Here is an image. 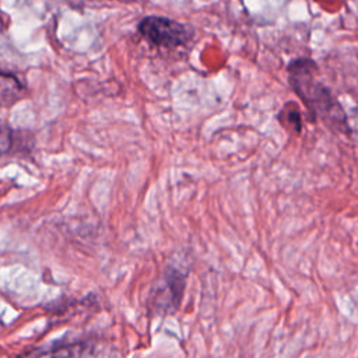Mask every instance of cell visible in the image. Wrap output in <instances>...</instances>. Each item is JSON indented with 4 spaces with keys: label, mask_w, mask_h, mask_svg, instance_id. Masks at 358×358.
<instances>
[{
    "label": "cell",
    "mask_w": 358,
    "mask_h": 358,
    "mask_svg": "<svg viewBox=\"0 0 358 358\" xmlns=\"http://www.w3.org/2000/svg\"><path fill=\"white\" fill-rule=\"evenodd\" d=\"M25 95V88L14 74L0 71V106H11Z\"/></svg>",
    "instance_id": "cell-5"
},
{
    "label": "cell",
    "mask_w": 358,
    "mask_h": 358,
    "mask_svg": "<svg viewBox=\"0 0 358 358\" xmlns=\"http://www.w3.org/2000/svg\"><path fill=\"white\" fill-rule=\"evenodd\" d=\"M88 344L85 341L73 340L67 341H56L49 347H41L27 354L22 358H83L84 352L88 351Z\"/></svg>",
    "instance_id": "cell-4"
},
{
    "label": "cell",
    "mask_w": 358,
    "mask_h": 358,
    "mask_svg": "<svg viewBox=\"0 0 358 358\" xmlns=\"http://www.w3.org/2000/svg\"><path fill=\"white\" fill-rule=\"evenodd\" d=\"M138 32L150 43L161 48H176L185 45L190 36L183 24L166 17H145L138 24Z\"/></svg>",
    "instance_id": "cell-3"
},
{
    "label": "cell",
    "mask_w": 358,
    "mask_h": 358,
    "mask_svg": "<svg viewBox=\"0 0 358 358\" xmlns=\"http://www.w3.org/2000/svg\"><path fill=\"white\" fill-rule=\"evenodd\" d=\"M278 120L281 122L282 127L291 130L292 133H299L302 123H301V112L295 103H287L278 115Z\"/></svg>",
    "instance_id": "cell-6"
},
{
    "label": "cell",
    "mask_w": 358,
    "mask_h": 358,
    "mask_svg": "<svg viewBox=\"0 0 358 358\" xmlns=\"http://www.w3.org/2000/svg\"><path fill=\"white\" fill-rule=\"evenodd\" d=\"M292 90L301 98L312 119H322L333 130L348 129L345 113L329 88L317 80V66L309 59H295L288 64Z\"/></svg>",
    "instance_id": "cell-1"
},
{
    "label": "cell",
    "mask_w": 358,
    "mask_h": 358,
    "mask_svg": "<svg viewBox=\"0 0 358 358\" xmlns=\"http://www.w3.org/2000/svg\"><path fill=\"white\" fill-rule=\"evenodd\" d=\"M11 145H13V131L3 120H0V155L8 152Z\"/></svg>",
    "instance_id": "cell-7"
},
{
    "label": "cell",
    "mask_w": 358,
    "mask_h": 358,
    "mask_svg": "<svg viewBox=\"0 0 358 358\" xmlns=\"http://www.w3.org/2000/svg\"><path fill=\"white\" fill-rule=\"evenodd\" d=\"M187 268L176 263L168 264L150 294V306L157 315H172L178 310L186 287Z\"/></svg>",
    "instance_id": "cell-2"
}]
</instances>
